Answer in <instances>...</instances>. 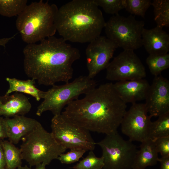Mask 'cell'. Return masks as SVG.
I'll use <instances>...</instances> for the list:
<instances>
[{
  "label": "cell",
  "mask_w": 169,
  "mask_h": 169,
  "mask_svg": "<svg viewBox=\"0 0 169 169\" xmlns=\"http://www.w3.org/2000/svg\"><path fill=\"white\" fill-rule=\"evenodd\" d=\"M96 81L87 76H80L72 82L60 85H54L45 91L44 100L38 106L36 115L40 116L49 111L54 115L60 114L65 106L79 95L85 94L96 87Z\"/></svg>",
  "instance_id": "6"
},
{
  "label": "cell",
  "mask_w": 169,
  "mask_h": 169,
  "mask_svg": "<svg viewBox=\"0 0 169 169\" xmlns=\"http://www.w3.org/2000/svg\"><path fill=\"white\" fill-rule=\"evenodd\" d=\"M154 141L157 151L161 157L169 156V136L158 138Z\"/></svg>",
  "instance_id": "29"
},
{
  "label": "cell",
  "mask_w": 169,
  "mask_h": 169,
  "mask_svg": "<svg viewBox=\"0 0 169 169\" xmlns=\"http://www.w3.org/2000/svg\"><path fill=\"white\" fill-rule=\"evenodd\" d=\"M95 4L101 7L106 13L116 15L125 7V0H94Z\"/></svg>",
  "instance_id": "27"
},
{
  "label": "cell",
  "mask_w": 169,
  "mask_h": 169,
  "mask_svg": "<svg viewBox=\"0 0 169 169\" xmlns=\"http://www.w3.org/2000/svg\"><path fill=\"white\" fill-rule=\"evenodd\" d=\"M7 138L13 144L19 143L22 139L30 133L39 123L36 120L19 115L5 118Z\"/></svg>",
  "instance_id": "17"
},
{
  "label": "cell",
  "mask_w": 169,
  "mask_h": 169,
  "mask_svg": "<svg viewBox=\"0 0 169 169\" xmlns=\"http://www.w3.org/2000/svg\"><path fill=\"white\" fill-rule=\"evenodd\" d=\"M169 136V112L158 116L150 125L148 138L153 141L161 137Z\"/></svg>",
  "instance_id": "21"
},
{
  "label": "cell",
  "mask_w": 169,
  "mask_h": 169,
  "mask_svg": "<svg viewBox=\"0 0 169 169\" xmlns=\"http://www.w3.org/2000/svg\"><path fill=\"white\" fill-rule=\"evenodd\" d=\"M51 132L58 142L66 150L93 151L96 143L90 131L65 119L60 114L51 120Z\"/></svg>",
  "instance_id": "9"
},
{
  "label": "cell",
  "mask_w": 169,
  "mask_h": 169,
  "mask_svg": "<svg viewBox=\"0 0 169 169\" xmlns=\"http://www.w3.org/2000/svg\"><path fill=\"white\" fill-rule=\"evenodd\" d=\"M126 108L113 84L108 83L91 90L83 98L72 101L61 114L89 131L107 135L117 132Z\"/></svg>",
  "instance_id": "1"
},
{
  "label": "cell",
  "mask_w": 169,
  "mask_h": 169,
  "mask_svg": "<svg viewBox=\"0 0 169 169\" xmlns=\"http://www.w3.org/2000/svg\"><path fill=\"white\" fill-rule=\"evenodd\" d=\"M86 151L82 149L71 150L66 153L61 154L57 159L62 164H72L79 161Z\"/></svg>",
  "instance_id": "28"
},
{
  "label": "cell",
  "mask_w": 169,
  "mask_h": 169,
  "mask_svg": "<svg viewBox=\"0 0 169 169\" xmlns=\"http://www.w3.org/2000/svg\"><path fill=\"white\" fill-rule=\"evenodd\" d=\"M16 169H32L30 167H29L27 166H21Z\"/></svg>",
  "instance_id": "35"
},
{
  "label": "cell",
  "mask_w": 169,
  "mask_h": 169,
  "mask_svg": "<svg viewBox=\"0 0 169 169\" xmlns=\"http://www.w3.org/2000/svg\"><path fill=\"white\" fill-rule=\"evenodd\" d=\"M31 108L28 98L22 93L15 92L10 95L0 96V116L11 118L24 116Z\"/></svg>",
  "instance_id": "16"
},
{
  "label": "cell",
  "mask_w": 169,
  "mask_h": 169,
  "mask_svg": "<svg viewBox=\"0 0 169 169\" xmlns=\"http://www.w3.org/2000/svg\"><path fill=\"white\" fill-rule=\"evenodd\" d=\"M102 169H104L102 168Z\"/></svg>",
  "instance_id": "36"
},
{
  "label": "cell",
  "mask_w": 169,
  "mask_h": 169,
  "mask_svg": "<svg viewBox=\"0 0 169 169\" xmlns=\"http://www.w3.org/2000/svg\"><path fill=\"white\" fill-rule=\"evenodd\" d=\"M160 163V169H169V156L161 157L159 158Z\"/></svg>",
  "instance_id": "32"
},
{
  "label": "cell",
  "mask_w": 169,
  "mask_h": 169,
  "mask_svg": "<svg viewBox=\"0 0 169 169\" xmlns=\"http://www.w3.org/2000/svg\"><path fill=\"white\" fill-rule=\"evenodd\" d=\"M23 52L26 75L39 84L47 86L69 82L73 74L72 65L80 57L77 49L62 38L54 36L38 44H28Z\"/></svg>",
  "instance_id": "2"
},
{
  "label": "cell",
  "mask_w": 169,
  "mask_h": 169,
  "mask_svg": "<svg viewBox=\"0 0 169 169\" xmlns=\"http://www.w3.org/2000/svg\"><path fill=\"white\" fill-rule=\"evenodd\" d=\"M26 0H0V15L10 17L19 15L27 5Z\"/></svg>",
  "instance_id": "23"
},
{
  "label": "cell",
  "mask_w": 169,
  "mask_h": 169,
  "mask_svg": "<svg viewBox=\"0 0 169 169\" xmlns=\"http://www.w3.org/2000/svg\"><path fill=\"white\" fill-rule=\"evenodd\" d=\"M2 145L7 169H16L21 166L23 159L20 149L7 140H2Z\"/></svg>",
  "instance_id": "20"
},
{
  "label": "cell",
  "mask_w": 169,
  "mask_h": 169,
  "mask_svg": "<svg viewBox=\"0 0 169 169\" xmlns=\"http://www.w3.org/2000/svg\"><path fill=\"white\" fill-rule=\"evenodd\" d=\"M117 48L113 42L104 36H100L90 42L85 50L89 78L93 79L106 69Z\"/></svg>",
  "instance_id": "12"
},
{
  "label": "cell",
  "mask_w": 169,
  "mask_h": 169,
  "mask_svg": "<svg viewBox=\"0 0 169 169\" xmlns=\"http://www.w3.org/2000/svg\"><path fill=\"white\" fill-rule=\"evenodd\" d=\"M158 154L154 141L147 139L141 142L132 169H145L148 166L156 165L159 158Z\"/></svg>",
  "instance_id": "18"
},
{
  "label": "cell",
  "mask_w": 169,
  "mask_h": 169,
  "mask_svg": "<svg viewBox=\"0 0 169 169\" xmlns=\"http://www.w3.org/2000/svg\"><path fill=\"white\" fill-rule=\"evenodd\" d=\"M106 78L119 81L144 79L145 67L134 51L123 50L110 62L106 68Z\"/></svg>",
  "instance_id": "10"
},
{
  "label": "cell",
  "mask_w": 169,
  "mask_h": 169,
  "mask_svg": "<svg viewBox=\"0 0 169 169\" xmlns=\"http://www.w3.org/2000/svg\"><path fill=\"white\" fill-rule=\"evenodd\" d=\"M129 140L124 139L118 132L106 135L96 143L101 148L104 169H132L138 150Z\"/></svg>",
  "instance_id": "8"
},
{
  "label": "cell",
  "mask_w": 169,
  "mask_h": 169,
  "mask_svg": "<svg viewBox=\"0 0 169 169\" xmlns=\"http://www.w3.org/2000/svg\"><path fill=\"white\" fill-rule=\"evenodd\" d=\"M2 140H0V169H7L5 156L2 145Z\"/></svg>",
  "instance_id": "31"
},
{
  "label": "cell",
  "mask_w": 169,
  "mask_h": 169,
  "mask_svg": "<svg viewBox=\"0 0 169 169\" xmlns=\"http://www.w3.org/2000/svg\"><path fill=\"white\" fill-rule=\"evenodd\" d=\"M151 117L145 103L132 104L126 110L121 122V131L129 140L141 143L148 138Z\"/></svg>",
  "instance_id": "11"
},
{
  "label": "cell",
  "mask_w": 169,
  "mask_h": 169,
  "mask_svg": "<svg viewBox=\"0 0 169 169\" xmlns=\"http://www.w3.org/2000/svg\"><path fill=\"white\" fill-rule=\"evenodd\" d=\"M58 8L42 0L27 5L18 16L16 25L23 40L28 44L53 36L56 31L55 19Z\"/></svg>",
  "instance_id": "4"
},
{
  "label": "cell",
  "mask_w": 169,
  "mask_h": 169,
  "mask_svg": "<svg viewBox=\"0 0 169 169\" xmlns=\"http://www.w3.org/2000/svg\"><path fill=\"white\" fill-rule=\"evenodd\" d=\"M113 86L125 103L133 104L145 99L150 85L147 80L142 79L117 81Z\"/></svg>",
  "instance_id": "14"
},
{
  "label": "cell",
  "mask_w": 169,
  "mask_h": 169,
  "mask_svg": "<svg viewBox=\"0 0 169 169\" xmlns=\"http://www.w3.org/2000/svg\"><path fill=\"white\" fill-rule=\"evenodd\" d=\"M125 9L131 15H138L142 18L145 17V13L152 2L150 0H125Z\"/></svg>",
  "instance_id": "25"
},
{
  "label": "cell",
  "mask_w": 169,
  "mask_h": 169,
  "mask_svg": "<svg viewBox=\"0 0 169 169\" xmlns=\"http://www.w3.org/2000/svg\"><path fill=\"white\" fill-rule=\"evenodd\" d=\"M22 140L19 149L22 159L30 167L41 163L48 165L66 150L40 122Z\"/></svg>",
  "instance_id": "5"
},
{
  "label": "cell",
  "mask_w": 169,
  "mask_h": 169,
  "mask_svg": "<svg viewBox=\"0 0 169 169\" xmlns=\"http://www.w3.org/2000/svg\"><path fill=\"white\" fill-rule=\"evenodd\" d=\"M6 127L4 118L0 116V140L7 138Z\"/></svg>",
  "instance_id": "30"
},
{
  "label": "cell",
  "mask_w": 169,
  "mask_h": 169,
  "mask_svg": "<svg viewBox=\"0 0 169 169\" xmlns=\"http://www.w3.org/2000/svg\"><path fill=\"white\" fill-rule=\"evenodd\" d=\"M104 165L103 158L97 157L93 151L74 166L73 169H102Z\"/></svg>",
  "instance_id": "26"
},
{
  "label": "cell",
  "mask_w": 169,
  "mask_h": 169,
  "mask_svg": "<svg viewBox=\"0 0 169 169\" xmlns=\"http://www.w3.org/2000/svg\"><path fill=\"white\" fill-rule=\"evenodd\" d=\"M102 13L94 0H73L58 9L56 31L66 41L90 42L100 36L104 28Z\"/></svg>",
  "instance_id": "3"
},
{
  "label": "cell",
  "mask_w": 169,
  "mask_h": 169,
  "mask_svg": "<svg viewBox=\"0 0 169 169\" xmlns=\"http://www.w3.org/2000/svg\"><path fill=\"white\" fill-rule=\"evenodd\" d=\"M145 103L152 117L169 112V81L160 74L155 76L150 85Z\"/></svg>",
  "instance_id": "13"
},
{
  "label": "cell",
  "mask_w": 169,
  "mask_h": 169,
  "mask_svg": "<svg viewBox=\"0 0 169 169\" xmlns=\"http://www.w3.org/2000/svg\"><path fill=\"white\" fill-rule=\"evenodd\" d=\"M6 80L9 87L5 95H9L13 92H21L29 95L39 101L43 99L45 91L38 89L35 86V80L33 79L22 80L15 78L7 77Z\"/></svg>",
  "instance_id": "19"
},
{
  "label": "cell",
  "mask_w": 169,
  "mask_h": 169,
  "mask_svg": "<svg viewBox=\"0 0 169 169\" xmlns=\"http://www.w3.org/2000/svg\"><path fill=\"white\" fill-rule=\"evenodd\" d=\"M46 166L43 163L39 164L35 166L34 169H46Z\"/></svg>",
  "instance_id": "34"
},
{
  "label": "cell",
  "mask_w": 169,
  "mask_h": 169,
  "mask_svg": "<svg viewBox=\"0 0 169 169\" xmlns=\"http://www.w3.org/2000/svg\"><path fill=\"white\" fill-rule=\"evenodd\" d=\"M15 35L9 37L4 38H0V46H3L5 47L6 45L11 39H13Z\"/></svg>",
  "instance_id": "33"
},
{
  "label": "cell",
  "mask_w": 169,
  "mask_h": 169,
  "mask_svg": "<svg viewBox=\"0 0 169 169\" xmlns=\"http://www.w3.org/2000/svg\"><path fill=\"white\" fill-rule=\"evenodd\" d=\"M146 62L151 73L155 76L169 67V54L149 55Z\"/></svg>",
  "instance_id": "24"
},
{
  "label": "cell",
  "mask_w": 169,
  "mask_h": 169,
  "mask_svg": "<svg viewBox=\"0 0 169 169\" xmlns=\"http://www.w3.org/2000/svg\"><path fill=\"white\" fill-rule=\"evenodd\" d=\"M145 23L130 15H113L105 22L106 37L123 50L134 51L142 46V34Z\"/></svg>",
  "instance_id": "7"
},
{
  "label": "cell",
  "mask_w": 169,
  "mask_h": 169,
  "mask_svg": "<svg viewBox=\"0 0 169 169\" xmlns=\"http://www.w3.org/2000/svg\"><path fill=\"white\" fill-rule=\"evenodd\" d=\"M142 39V46L149 55L164 54L169 51V35L162 28H144Z\"/></svg>",
  "instance_id": "15"
},
{
  "label": "cell",
  "mask_w": 169,
  "mask_h": 169,
  "mask_svg": "<svg viewBox=\"0 0 169 169\" xmlns=\"http://www.w3.org/2000/svg\"><path fill=\"white\" fill-rule=\"evenodd\" d=\"M154 8V19L156 26L163 28L169 26V0H154L151 5Z\"/></svg>",
  "instance_id": "22"
}]
</instances>
